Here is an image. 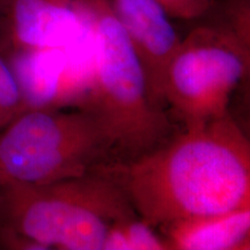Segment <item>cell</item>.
I'll list each match as a JSON object with an SVG mask.
<instances>
[{"label":"cell","mask_w":250,"mask_h":250,"mask_svg":"<svg viewBox=\"0 0 250 250\" xmlns=\"http://www.w3.org/2000/svg\"><path fill=\"white\" fill-rule=\"evenodd\" d=\"M0 208H1V182H0Z\"/></svg>","instance_id":"15"},{"label":"cell","mask_w":250,"mask_h":250,"mask_svg":"<svg viewBox=\"0 0 250 250\" xmlns=\"http://www.w3.org/2000/svg\"><path fill=\"white\" fill-rule=\"evenodd\" d=\"M221 15L241 46L247 64V78L241 87L250 90V0H221Z\"/></svg>","instance_id":"10"},{"label":"cell","mask_w":250,"mask_h":250,"mask_svg":"<svg viewBox=\"0 0 250 250\" xmlns=\"http://www.w3.org/2000/svg\"><path fill=\"white\" fill-rule=\"evenodd\" d=\"M103 250H169L158 228L138 214L121 219L108 228Z\"/></svg>","instance_id":"9"},{"label":"cell","mask_w":250,"mask_h":250,"mask_svg":"<svg viewBox=\"0 0 250 250\" xmlns=\"http://www.w3.org/2000/svg\"><path fill=\"white\" fill-rule=\"evenodd\" d=\"M247 78L239 42L226 24H202L181 41L165 79L164 98L183 127L230 112L232 100Z\"/></svg>","instance_id":"5"},{"label":"cell","mask_w":250,"mask_h":250,"mask_svg":"<svg viewBox=\"0 0 250 250\" xmlns=\"http://www.w3.org/2000/svg\"><path fill=\"white\" fill-rule=\"evenodd\" d=\"M136 214L122 188L99 170L44 186L6 182L0 246L103 250L109 226Z\"/></svg>","instance_id":"2"},{"label":"cell","mask_w":250,"mask_h":250,"mask_svg":"<svg viewBox=\"0 0 250 250\" xmlns=\"http://www.w3.org/2000/svg\"><path fill=\"white\" fill-rule=\"evenodd\" d=\"M230 114L250 139V90L237 89L230 104Z\"/></svg>","instance_id":"13"},{"label":"cell","mask_w":250,"mask_h":250,"mask_svg":"<svg viewBox=\"0 0 250 250\" xmlns=\"http://www.w3.org/2000/svg\"><path fill=\"white\" fill-rule=\"evenodd\" d=\"M2 1H4V0H0V5L2 6Z\"/></svg>","instance_id":"16"},{"label":"cell","mask_w":250,"mask_h":250,"mask_svg":"<svg viewBox=\"0 0 250 250\" xmlns=\"http://www.w3.org/2000/svg\"><path fill=\"white\" fill-rule=\"evenodd\" d=\"M94 169L114 180L136 213L158 229L250 208V139L230 112L183 127L132 160Z\"/></svg>","instance_id":"1"},{"label":"cell","mask_w":250,"mask_h":250,"mask_svg":"<svg viewBox=\"0 0 250 250\" xmlns=\"http://www.w3.org/2000/svg\"><path fill=\"white\" fill-rule=\"evenodd\" d=\"M24 110L27 105L17 78L6 56L0 52V132Z\"/></svg>","instance_id":"11"},{"label":"cell","mask_w":250,"mask_h":250,"mask_svg":"<svg viewBox=\"0 0 250 250\" xmlns=\"http://www.w3.org/2000/svg\"><path fill=\"white\" fill-rule=\"evenodd\" d=\"M94 68L77 107L98 118L115 161L132 160L169 138L168 114L153 103L145 73L108 0H90Z\"/></svg>","instance_id":"3"},{"label":"cell","mask_w":250,"mask_h":250,"mask_svg":"<svg viewBox=\"0 0 250 250\" xmlns=\"http://www.w3.org/2000/svg\"><path fill=\"white\" fill-rule=\"evenodd\" d=\"M169 250H239L250 234V208L161 227Z\"/></svg>","instance_id":"8"},{"label":"cell","mask_w":250,"mask_h":250,"mask_svg":"<svg viewBox=\"0 0 250 250\" xmlns=\"http://www.w3.org/2000/svg\"><path fill=\"white\" fill-rule=\"evenodd\" d=\"M90 0H4L2 54L65 49L88 35Z\"/></svg>","instance_id":"6"},{"label":"cell","mask_w":250,"mask_h":250,"mask_svg":"<svg viewBox=\"0 0 250 250\" xmlns=\"http://www.w3.org/2000/svg\"><path fill=\"white\" fill-rule=\"evenodd\" d=\"M171 18L196 20L204 17L213 7L214 0H159Z\"/></svg>","instance_id":"12"},{"label":"cell","mask_w":250,"mask_h":250,"mask_svg":"<svg viewBox=\"0 0 250 250\" xmlns=\"http://www.w3.org/2000/svg\"><path fill=\"white\" fill-rule=\"evenodd\" d=\"M108 1L142 64L153 103L165 110L166 73L182 37L159 0Z\"/></svg>","instance_id":"7"},{"label":"cell","mask_w":250,"mask_h":250,"mask_svg":"<svg viewBox=\"0 0 250 250\" xmlns=\"http://www.w3.org/2000/svg\"><path fill=\"white\" fill-rule=\"evenodd\" d=\"M2 43H4V29H2V6L0 5V52L2 49Z\"/></svg>","instance_id":"14"},{"label":"cell","mask_w":250,"mask_h":250,"mask_svg":"<svg viewBox=\"0 0 250 250\" xmlns=\"http://www.w3.org/2000/svg\"><path fill=\"white\" fill-rule=\"evenodd\" d=\"M107 133L81 107L27 109L0 132V182L44 186L111 160Z\"/></svg>","instance_id":"4"}]
</instances>
